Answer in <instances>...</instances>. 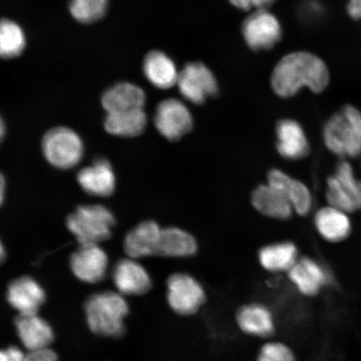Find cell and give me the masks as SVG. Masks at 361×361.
I'll return each mask as SVG.
<instances>
[{"mask_svg":"<svg viewBox=\"0 0 361 361\" xmlns=\"http://www.w3.org/2000/svg\"><path fill=\"white\" fill-rule=\"evenodd\" d=\"M242 34L247 47L254 51H268L282 38L281 23L267 10L256 11L242 25Z\"/></svg>","mask_w":361,"mask_h":361,"instance_id":"obj_8","label":"cell"},{"mask_svg":"<svg viewBox=\"0 0 361 361\" xmlns=\"http://www.w3.org/2000/svg\"><path fill=\"white\" fill-rule=\"evenodd\" d=\"M66 224L80 245H98L110 238L116 219L106 207L85 205L68 216Z\"/></svg>","mask_w":361,"mask_h":361,"instance_id":"obj_4","label":"cell"},{"mask_svg":"<svg viewBox=\"0 0 361 361\" xmlns=\"http://www.w3.org/2000/svg\"><path fill=\"white\" fill-rule=\"evenodd\" d=\"M26 355L19 347L11 345L0 349V361H25Z\"/></svg>","mask_w":361,"mask_h":361,"instance_id":"obj_32","label":"cell"},{"mask_svg":"<svg viewBox=\"0 0 361 361\" xmlns=\"http://www.w3.org/2000/svg\"><path fill=\"white\" fill-rule=\"evenodd\" d=\"M324 142L329 151L341 157L361 154V112L345 105L329 117L323 129Z\"/></svg>","mask_w":361,"mask_h":361,"instance_id":"obj_3","label":"cell"},{"mask_svg":"<svg viewBox=\"0 0 361 361\" xmlns=\"http://www.w3.org/2000/svg\"><path fill=\"white\" fill-rule=\"evenodd\" d=\"M161 229L155 221L147 220L126 234L124 250L130 259H137L157 255Z\"/></svg>","mask_w":361,"mask_h":361,"instance_id":"obj_15","label":"cell"},{"mask_svg":"<svg viewBox=\"0 0 361 361\" xmlns=\"http://www.w3.org/2000/svg\"><path fill=\"white\" fill-rule=\"evenodd\" d=\"M42 151L52 166L70 169L78 165L82 158L84 145L82 140L73 130L59 126L44 135Z\"/></svg>","mask_w":361,"mask_h":361,"instance_id":"obj_5","label":"cell"},{"mask_svg":"<svg viewBox=\"0 0 361 361\" xmlns=\"http://www.w3.org/2000/svg\"><path fill=\"white\" fill-rule=\"evenodd\" d=\"M102 103L106 114L144 109L146 94L138 85L121 82L113 85L104 93Z\"/></svg>","mask_w":361,"mask_h":361,"instance_id":"obj_18","label":"cell"},{"mask_svg":"<svg viewBox=\"0 0 361 361\" xmlns=\"http://www.w3.org/2000/svg\"><path fill=\"white\" fill-rule=\"evenodd\" d=\"M298 259L297 247L291 242L273 243L262 247L259 252L262 267L269 272H288Z\"/></svg>","mask_w":361,"mask_h":361,"instance_id":"obj_26","label":"cell"},{"mask_svg":"<svg viewBox=\"0 0 361 361\" xmlns=\"http://www.w3.org/2000/svg\"><path fill=\"white\" fill-rule=\"evenodd\" d=\"M129 305L121 293L111 291L94 293L85 304L88 327L96 335L120 338L126 332L125 319Z\"/></svg>","mask_w":361,"mask_h":361,"instance_id":"obj_2","label":"cell"},{"mask_svg":"<svg viewBox=\"0 0 361 361\" xmlns=\"http://www.w3.org/2000/svg\"><path fill=\"white\" fill-rule=\"evenodd\" d=\"M6 250H4V247L3 245L1 240H0V264H1L3 262L6 260Z\"/></svg>","mask_w":361,"mask_h":361,"instance_id":"obj_37","label":"cell"},{"mask_svg":"<svg viewBox=\"0 0 361 361\" xmlns=\"http://www.w3.org/2000/svg\"><path fill=\"white\" fill-rule=\"evenodd\" d=\"M47 296L39 284L30 277H21L10 283L7 300L19 314H37Z\"/></svg>","mask_w":361,"mask_h":361,"instance_id":"obj_13","label":"cell"},{"mask_svg":"<svg viewBox=\"0 0 361 361\" xmlns=\"http://www.w3.org/2000/svg\"><path fill=\"white\" fill-rule=\"evenodd\" d=\"M4 135H6V125H4V120L0 116V143L2 142Z\"/></svg>","mask_w":361,"mask_h":361,"instance_id":"obj_36","label":"cell"},{"mask_svg":"<svg viewBox=\"0 0 361 361\" xmlns=\"http://www.w3.org/2000/svg\"><path fill=\"white\" fill-rule=\"evenodd\" d=\"M346 10L351 19L361 20V0H348Z\"/></svg>","mask_w":361,"mask_h":361,"instance_id":"obj_34","label":"cell"},{"mask_svg":"<svg viewBox=\"0 0 361 361\" xmlns=\"http://www.w3.org/2000/svg\"><path fill=\"white\" fill-rule=\"evenodd\" d=\"M334 178L346 197L353 203L356 210H361V180L356 178L349 162H340Z\"/></svg>","mask_w":361,"mask_h":361,"instance_id":"obj_29","label":"cell"},{"mask_svg":"<svg viewBox=\"0 0 361 361\" xmlns=\"http://www.w3.org/2000/svg\"><path fill=\"white\" fill-rule=\"evenodd\" d=\"M147 118L144 109L106 114L104 126L107 133L121 137H135L145 130Z\"/></svg>","mask_w":361,"mask_h":361,"instance_id":"obj_25","label":"cell"},{"mask_svg":"<svg viewBox=\"0 0 361 361\" xmlns=\"http://www.w3.org/2000/svg\"><path fill=\"white\" fill-rule=\"evenodd\" d=\"M72 272L80 281L96 283L106 276L108 258L98 245H80L71 258Z\"/></svg>","mask_w":361,"mask_h":361,"instance_id":"obj_10","label":"cell"},{"mask_svg":"<svg viewBox=\"0 0 361 361\" xmlns=\"http://www.w3.org/2000/svg\"><path fill=\"white\" fill-rule=\"evenodd\" d=\"M25 361H58V355L51 349L30 352L26 355Z\"/></svg>","mask_w":361,"mask_h":361,"instance_id":"obj_33","label":"cell"},{"mask_svg":"<svg viewBox=\"0 0 361 361\" xmlns=\"http://www.w3.org/2000/svg\"><path fill=\"white\" fill-rule=\"evenodd\" d=\"M78 180L81 188L90 195L109 197L115 191L114 171L105 158H97L92 165L81 169Z\"/></svg>","mask_w":361,"mask_h":361,"instance_id":"obj_14","label":"cell"},{"mask_svg":"<svg viewBox=\"0 0 361 361\" xmlns=\"http://www.w3.org/2000/svg\"><path fill=\"white\" fill-rule=\"evenodd\" d=\"M179 92L187 101L202 105L219 94V85L213 72L201 62L188 63L180 72Z\"/></svg>","mask_w":361,"mask_h":361,"instance_id":"obj_7","label":"cell"},{"mask_svg":"<svg viewBox=\"0 0 361 361\" xmlns=\"http://www.w3.org/2000/svg\"><path fill=\"white\" fill-rule=\"evenodd\" d=\"M112 279L121 295H145L152 287L147 271L133 259L117 262Z\"/></svg>","mask_w":361,"mask_h":361,"instance_id":"obj_11","label":"cell"},{"mask_svg":"<svg viewBox=\"0 0 361 361\" xmlns=\"http://www.w3.org/2000/svg\"><path fill=\"white\" fill-rule=\"evenodd\" d=\"M143 72L153 87L166 90L177 84L179 73L175 63L164 52L152 51L144 59Z\"/></svg>","mask_w":361,"mask_h":361,"instance_id":"obj_22","label":"cell"},{"mask_svg":"<svg viewBox=\"0 0 361 361\" xmlns=\"http://www.w3.org/2000/svg\"><path fill=\"white\" fill-rule=\"evenodd\" d=\"M26 47V38L21 27L11 20H0V57L20 56Z\"/></svg>","mask_w":361,"mask_h":361,"instance_id":"obj_27","label":"cell"},{"mask_svg":"<svg viewBox=\"0 0 361 361\" xmlns=\"http://www.w3.org/2000/svg\"><path fill=\"white\" fill-rule=\"evenodd\" d=\"M268 183L283 192L297 214L304 216L310 213L312 197L309 188L300 180L292 178L281 170L273 169L268 174Z\"/></svg>","mask_w":361,"mask_h":361,"instance_id":"obj_20","label":"cell"},{"mask_svg":"<svg viewBox=\"0 0 361 361\" xmlns=\"http://www.w3.org/2000/svg\"><path fill=\"white\" fill-rule=\"evenodd\" d=\"M15 326L23 345L30 352L48 349L55 340L51 324L37 314H19Z\"/></svg>","mask_w":361,"mask_h":361,"instance_id":"obj_12","label":"cell"},{"mask_svg":"<svg viewBox=\"0 0 361 361\" xmlns=\"http://www.w3.org/2000/svg\"><path fill=\"white\" fill-rule=\"evenodd\" d=\"M331 80L328 67L312 53L298 51L288 54L275 66L271 85L279 97L290 98L305 87L311 92H324Z\"/></svg>","mask_w":361,"mask_h":361,"instance_id":"obj_1","label":"cell"},{"mask_svg":"<svg viewBox=\"0 0 361 361\" xmlns=\"http://www.w3.org/2000/svg\"><path fill=\"white\" fill-rule=\"evenodd\" d=\"M236 320L239 329L252 336L269 337L275 331L274 315L264 305L254 303L241 307Z\"/></svg>","mask_w":361,"mask_h":361,"instance_id":"obj_21","label":"cell"},{"mask_svg":"<svg viewBox=\"0 0 361 361\" xmlns=\"http://www.w3.org/2000/svg\"><path fill=\"white\" fill-rule=\"evenodd\" d=\"M198 245L191 233L175 227L161 229L157 255L166 258H188L196 255Z\"/></svg>","mask_w":361,"mask_h":361,"instance_id":"obj_23","label":"cell"},{"mask_svg":"<svg viewBox=\"0 0 361 361\" xmlns=\"http://www.w3.org/2000/svg\"><path fill=\"white\" fill-rule=\"evenodd\" d=\"M277 150L288 160H299L308 155L310 145L303 128L298 121L283 119L276 126Z\"/></svg>","mask_w":361,"mask_h":361,"instance_id":"obj_16","label":"cell"},{"mask_svg":"<svg viewBox=\"0 0 361 361\" xmlns=\"http://www.w3.org/2000/svg\"><path fill=\"white\" fill-rule=\"evenodd\" d=\"M107 8L108 0H71L69 4L71 16L83 24L101 20Z\"/></svg>","mask_w":361,"mask_h":361,"instance_id":"obj_28","label":"cell"},{"mask_svg":"<svg viewBox=\"0 0 361 361\" xmlns=\"http://www.w3.org/2000/svg\"><path fill=\"white\" fill-rule=\"evenodd\" d=\"M251 202L257 211L271 219L286 220L293 213L290 202L283 192L269 183L255 189Z\"/></svg>","mask_w":361,"mask_h":361,"instance_id":"obj_19","label":"cell"},{"mask_svg":"<svg viewBox=\"0 0 361 361\" xmlns=\"http://www.w3.org/2000/svg\"><path fill=\"white\" fill-rule=\"evenodd\" d=\"M154 123L158 132L171 142L178 141L193 128L191 112L176 99H168L157 106Z\"/></svg>","mask_w":361,"mask_h":361,"instance_id":"obj_9","label":"cell"},{"mask_svg":"<svg viewBox=\"0 0 361 361\" xmlns=\"http://www.w3.org/2000/svg\"><path fill=\"white\" fill-rule=\"evenodd\" d=\"M288 275L297 290L305 296L318 295L329 281L326 271L317 262L310 258L298 259L288 271Z\"/></svg>","mask_w":361,"mask_h":361,"instance_id":"obj_17","label":"cell"},{"mask_svg":"<svg viewBox=\"0 0 361 361\" xmlns=\"http://www.w3.org/2000/svg\"><path fill=\"white\" fill-rule=\"evenodd\" d=\"M348 214L327 206L315 215L314 224L320 235L329 242H341L349 236L351 224Z\"/></svg>","mask_w":361,"mask_h":361,"instance_id":"obj_24","label":"cell"},{"mask_svg":"<svg viewBox=\"0 0 361 361\" xmlns=\"http://www.w3.org/2000/svg\"><path fill=\"white\" fill-rule=\"evenodd\" d=\"M276 1L277 0H229L234 7L245 11L266 10Z\"/></svg>","mask_w":361,"mask_h":361,"instance_id":"obj_31","label":"cell"},{"mask_svg":"<svg viewBox=\"0 0 361 361\" xmlns=\"http://www.w3.org/2000/svg\"><path fill=\"white\" fill-rule=\"evenodd\" d=\"M166 299L176 314L193 315L206 302V292L195 278L188 274H171L166 281Z\"/></svg>","mask_w":361,"mask_h":361,"instance_id":"obj_6","label":"cell"},{"mask_svg":"<svg viewBox=\"0 0 361 361\" xmlns=\"http://www.w3.org/2000/svg\"><path fill=\"white\" fill-rule=\"evenodd\" d=\"M4 194H6V179L4 176L0 173V207L4 200Z\"/></svg>","mask_w":361,"mask_h":361,"instance_id":"obj_35","label":"cell"},{"mask_svg":"<svg viewBox=\"0 0 361 361\" xmlns=\"http://www.w3.org/2000/svg\"><path fill=\"white\" fill-rule=\"evenodd\" d=\"M257 361H295L293 350L281 342H269L262 346Z\"/></svg>","mask_w":361,"mask_h":361,"instance_id":"obj_30","label":"cell"}]
</instances>
